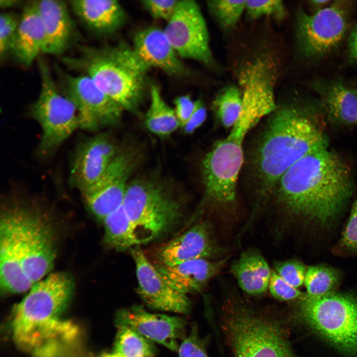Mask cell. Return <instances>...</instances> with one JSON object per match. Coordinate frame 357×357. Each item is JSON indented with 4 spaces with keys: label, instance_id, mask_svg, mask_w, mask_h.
I'll return each instance as SVG.
<instances>
[{
    "label": "cell",
    "instance_id": "obj_31",
    "mask_svg": "<svg viewBox=\"0 0 357 357\" xmlns=\"http://www.w3.org/2000/svg\"><path fill=\"white\" fill-rule=\"evenodd\" d=\"M340 279V273L334 268L322 265L309 266L304 282L307 295L315 297L334 292Z\"/></svg>",
    "mask_w": 357,
    "mask_h": 357
},
{
    "label": "cell",
    "instance_id": "obj_18",
    "mask_svg": "<svg viewBox=\"0 0 357 357\" xmlns=\"http://www.w3.org/2000/svg\"><path fill=\"white\" fill-rule=\"evenodd\" d=\"M117 148L104 134L82 142L77 147L72 163L70 180L81 192L93 185L101 178L117 155Z\"/></svg>",
    "mask_w": 357,
    "mask_h": 357
},
{
    "label": "cell",
    "instance_id": "obj_6",
    "mask_svg": "<svg viewBox=\"0 0 357 357\" xmlns=\"http://www.w3.org/2000/svg\"><path fill=\"white\" fill-rule=\"evenodd\" d=\"M302 319L342 352L357 356V296L332 292L299 298Z\"/></svg>",
    "mask_w": 357,
    "mask_h": 357
},
{
    "label": "cell",
    "instance_id": "obj_30",
    "mask_svg": "<svg viewBox=\"0 0 357 357\" xmlns=\"http://www.w3.org/2000/svg\"><path fill=\"white\" fill-rule=\"evenodd\" d=\"M213 105L223 125L226 128L232 127L242 111L241 92L234 85L225 87L217 94Z\"/></svg>",
    "mask_w": 357,
    "mask_h": 357
},
{
    "label": "cell",
    "instance_id": "obj_36",
    "mask_svg": "<svg viewBox=\"0 0 357 357\" xmlns=\"http://www.w3.org/2000/svg\"><path fill=\"white\" fill-rule=\"evenodd\" d=\"M268 287L271 295L281 301L299 299L304 295L285 281L274 270H271Z\"/></svg>",
    "mask_w": 357,
    "mask_h": 357
},
{
    "label": "cell",
    "instance_id": "obj_25",
    "mask_svg": "<svg viewBox=\"0 0 357 357\" xmlns=\"http://www.w3.org/2000/svg\"><path fill=\"white\" fill-rule=\"evenodd\" d=\"M230 271L245 293L253 296L267 290L271 271L261 253L255 248L243 251L232 264Z\"/></svg>",
    "mask_w": 357,
    "mask_h": 357
},
{
    "label": "cell",
    "instance_id": "obj_22",
    "mask_svg": "<svg viewBox=\"0 0 357 357\" xmlns=\"http://www.w3.org/2000/svg\"><path fill=\"white\" fill-rule=\"evenodd\" d=\"M68 3L84 26L99 36L115 33L126 20L125 11L116 0H71Z\"/></svg>",
    "mask_w": 357,
    "mask_h": 357
},
{
    "label": "cell",
    "instance_id": "obj_7",
    "mask_svg": "<svg viewBox=\"0 0 357 357\" xmlns=\"http://www.w3.org/2000/svg\"><path fill=\"white\" fill-rule=\"evenodd\" d=\"M122 206L135 230L139 244L168 230L178 220L181 206L163 185L136 180L128 184Z\"/></svg>",
    "mask_w": 357,
    "mask_h": 357
},
{
    "label": "cell",
    "instance_id": "obj_24",
    "mask_svg": "<svg viewBox=\"0 0 357 357\" xmlns=\"http://www.w3.org/2000/svg\"><path fill=\"white\" fill-rule=\"evenodd\" d=\"M312 87L331 121L342 126L357 123V90L338 80H317Z\"/></svg>",
    "mask_w": 357,
    "mask_h": 357
},
{
    "label": "cell",
    "instance_id": "obj_40",
    "mask_svg": "<svg viewBox=\"0 0 357 357\" xmlns=\"http://www.w3.org/2000/svg\"><path fill=\"white\" fill-rule=\"evenodd\" d=\"M197 100L193 101L188 95L177 97L174 100L175 112L181 127L189 119L197 106Z\"/></svg>",
    "mask_w": 357,
    "mask_h": 357
},
{
    "label": "cell",
    "instance_id": "obj_13",
    "mask_svg": "<svg viewBox=\"0 0 357 357\" xmlns=\"http://www.w3.org/2000/svg\"><path fill=\"white\" fill-rule=\"evenodd\" d=\"M23 206L12 205L2 210L0 220V286L5 294L29 291L31 284L22 268Z\"/></svg>",
    "mask_w": 357,
    "mask_h": 357
},
{
    "label": "cell",
    "instance_id": "obj_3",
    "mask_svg": "<svg viewBox=\"0 0 357 357\" xmlns=\"http://www.w3.org/2000/svg\"><path fill=\"white\" fill-rule=\"evenodd\" d=\"M73 289V279L65 272L50 273L32 286L15 306L11 321L20 349L33 357H58L75 339L76 327L61 317Z\"/></svg>",
    "mask_w": 357,
    "mask_h": 357
},
{
    "label": "cell",
    "instance_id": "obj_23",
    "mask_svg": "<svg viewBox=\"0 0 357 357\" xmlns=\"http://www.w3.org/2000/svg\"><path fill=\"white\" fill-rule=\"evenodd\" d=\"M43 22L36 0L24 4L10 54L20 65L30 66L43 52L45 43Z\"/></svg>",
    "mask_w": 357,
    "mask_h": 357
},
{
    "label": "cell",
    "instance_id": "obj_14",
    "mask_svg": "<svg viewBox=\"0 0 357 357\" xmlns=\"http://www.w3.org/2000/svg\"><path fill=\"white\" fill-rule=\"evenodd\" d=\"M135 163L131 154H118L98 181L81 192L88 209L101 221L122 204Z\"/></svg>",
    "mask_w": 357,
    "mask_h": 357
},
{
    "label": "cell",
    "instance_id": "obj_37",
    "mask_svg": "<svg viewBox=\"0 0 357 357\" xmlns=\"http://www.w3.org/2000/svg\"><path fill=\"white\" fill-rule=\"evenodd\" d=\"M339 247L350 253H357V198L354 200L349 219L342 233Z\"/></svg>",
    "mask_w": 357,
    "mask_h": 357
},
{
    "label": "cell",
    "instance_id": "obj_42",
    "mask_svg": "<svg viewBox=\"0 0 357 357\" xmlns=\"http://www.w3.org/2000/svg\"><path fill=\"white\" fill-rule=\"evenodd\" d=\"M349 40V55L352 60L357 61V24L352 30Z\"/></svg>",
    "mask_w": 357,
    "mask_h": 357
},
{
    "label": "cell",
    "instance_id": "obj_44",
    "mask_svg": "<svg viewBox=\"0 0 357 357\" xmlns=\"http://www.w3.org/2000/svg\"><path fill=\"white\" fill-rule=\"evenodd\" d=\"M311 4H312L314 6L316 7H319L320 8H322L324 7V6L327 5L328 3L330 2V0H311Z\"/></svg>",
    "mask_w": 357,
    "mask_h": 357
},
{
    "label": "cell",
    "instance_id": "obj_38",
    "mask_svg": "<svg viewBox=\"0 0 357 357\" xmlns=\"http://www.w3.org/2000/svg\"><path fill=\"white\" fill-rule=\"evenodd\" d=\"M205 345L199 336L197 327L193 326L189 335L179 346L178 357H208Z\"/></svg>",
    "mask_w": 357,
    "mask_h": 357
},
{
    "label": "cell",
    "instance_id": "obj_15",
    "mask_svg": "<svg viewBox=\"0 0 357 357\" xmlns=\"http://www.w3.org/2000/svg\"><path fill=\"white\" fill-rule=\"evenodd\" d=\"M138 286L137 292L150 308L182 314L188 312L190 303L186 295L171 286L162 277L138 246L131 248Z\"/></svg>",
    "mask_w": 357,
    "mask_h": 357
},
{
    "label": "cell",
    "instance_id": "obj_2",
    "mask_svg": "<svg viewBox=\"0 0 357 357\" xmlns=\"http://www.w3.org/2000/svg\"><path fill=\"white\" fill-rule=\"evenodd\" d=\"M270 115L251 158L255 190L262 202L293 164L314 149L328 145L312 106L290 102L277 105Z\"/></svg>",
    "mask_w": 357,
    "mask_h": 357
},
{
    "label": "cell",
    "instance_id": "obj_26",
    "mask_svg": "<svg viewBox=\"0 0 357 357\" xmlns=\"http://www.w3.org/2000/svg\"><path fill=\"white\" fill-rule=\"evenodd\" d=\"M104 242L111 249L124 250L139 244L134 227L122 204L102 221Z\"/></svg>",
    "mask_w": 357,
    "mask_h": 357
},
{
    "label": "cell",
    "instance_id": "obj_45",
    "mask_svg": "<svg viewBox=\"0 0 357 357\" xmlns=\"http://www.w3.org/2000/svg\"><path fill=\"white\" fill-rule=\"evenodd\" d=\"M119 357V356H117V355H115V354H113V355H107V356H104V357Z\"/></svg>",
    "mask_w": 357,
    "mask_h": 357
},
{
    "label": "cell",
    "instance_id": "obj_20",
    "mask_svg": "<svg viewBox=\"0 0 357 357\" xmlns=\"http://www.w3.org/2000/svg\"><path fill=\"white\" fill-rule=\"evenodd\" d=\"M36 2L45 32L42 53L53 55L63 54L77 37L68 3L59 0H36Z\"/></svg>",
    "mask_w": 357,
    "mask_h": 357
},
{
    "label": "cell",
    "instance_id": "obj_28",
    "mask_svg": "<svg viewBox=\"0 0 357 357\" xmlns=\"http://www.w3.org/2000/svg\"><path fill=\"white\" fill-rule=\"evenodd\" d=\"M204 160L217 169L232 175H238L243 161L242 144L226 137L214 145Z\"/></svg>",
    "mask_w": 357,
    "mask_h": 357
},
{
    "label": "cell",
    "instance_id": "obj_21",
    "mask_svg": "<svg viewBox=\"0 0 357 357\" xmlns=\"http://www.w3.org/2000/svg\"><path fill=\"white\" fill-rule=\"evenodd\" d=\"M227 259H197L174 265L156 264L155 266L171 286L186 295L201 291L218 273Z\"/></svg>",
    "mask_w": 357,
    "mask_h": 357
},
{
    "label": "cell",
    "instance_id": "obj_9",
    "mask_svg": "<svg viewBox=\"0 0 357 357\" xmlns=\"http://www.w3.org/2000/svg\"><path fill=\"white\" fill-rule=\"evenodd\" d=\"M345 4L336 1L312 14L299 10L296 16V36L301 54L309 59L321 57L336 48L347 31Z\"/></svg>",
    "mask_w": 357,
    "mask_h": 357
},
{
    "label": "cell",
    "instance_id": "obj_43",
    "mask_svg": "<svg viewBox=\"0 0 357 357\" xmlns=\"http://www.w3.org/2000/svg\"><path fill=\"white\" fill-rule=\"evenodd\" d=\"M21 4V1L18 0H1L0 1V6L2 8L16 7Z\"/></svg>",
    "mask_w": 357,
    "mask_h": 357
},
{
    "label": "cell",
    "instance_id": "obj_29",
    "mask_svg": "<svg viewBox=\"0 0 357 357\" xmlns=\"http://www.w3.org/2000/svg\"><path fill=\"white\" fill-rule=\"evenodd\" d=\"M114 354L120 357H153L156 348L153 342L126 327H118Z\"/></svg>",
    "mask_w": 357,
    "mask_h": 357
},
{
    "label": "cell",
    "instance_id": "obj_32",
    "mask_svg": "<svg viewBox=\"0 0 357 357\" xmlns=\"http://www.w3.org/2000/svg\"><path fill=\"white\" fill-rule=\"evenodd\" d=\"M246 0H213L207 2L211 13L223 28H231L239 21L245 11Z\"/></svg>",
    "mask_w": 357,
    "mask_h": 357
},
{
    "label": "cell",
    "instance_id": "obj_41",
    "mask_svg": "<svg viewBox=\"0 0 357 357\" xmlns=\"http://www.w3.org/2000/svg\"><path fill=\"white\" fill-rule=\"evenodd\" d=\"M207 115L205 106L201 100H197V106L193 113L181 127L185 133H192L204 123Z\"/></svg>",
    "mask_w": 357,
    "mask_h": 357
},
{
    "label": "cell",
    "instance_id": "obj_8",
    "mask_svg": "<svg viewBox=\"0 0 357 357\" xmlns=\"http://www.w3.org/2000/svg\"><path fill=\"white\" fill-rule=\"evenodd\" d=\"M38 66L41 88L30 112L41 127L39 150L45 156L55 151L79 128V119L75 105L60 92L46 62L39 59Z\"/></svg>",
    "mask_w": 357,
    "mask_h": 357
},
{
    "label": "cell",
    "instance_id": "obj_19",
    "mask_svg": "<svg viewBox=\"0 0 357 357\" xmlns=\"http://www.w3.org/2000/svg\"><path fill=\"white\" fill-rule=\"evenodd\" d=\"M132 49L149 68H159L174 77L188 75L187 69L179 60L164 30L150 27L139 31L134 37Z\"/></svg>",
    "mask_w": 357,
    "mask_h": 357
},
{
    "label": "cell",
    "instance_id": "obj_11",
    "mask_svg": "<svg viewBox=\"0 0 357 357\" xmlns=\"http://www.w3.org/2000/svg\"><path fill=\"white\" fill-rule=\"evenodd\" d=\"M164 31L179 57L205 64L212 62L207 25L195 1L178 0Z\"/></svg>",
    "mask_w": 357,
    "mask_h": 357
},
{
    "label": "cell",
    "instance_id": "obj_16",
    "mask_svg": "<svg viewBox=\"0 0 357 357\" xmlns=\"http://www.w3.org/2000/svg\"><path fill=\"white\" fill-rule=\"evenodd\" d=\"M225 252L210 223L204 221L163 244L156 255L157 264L174 265L197 259H221Z\"/></svg>",
    "mask_w": 357,
    "mask_h": 357
},
{
    "label": "cell",
    "instance_id": "obj_34",
    "mask_svg": "<svg viewBox=\"0 0 357 357\" xmlns=\"http://www.w3.org/2000/svg\"><path fill=\"white\" fill-rule=\"evenodd\" d=\"M245 12L253 19L269 16L278 20L283 19L287 13L283 1L274 0H246Z\"/></svg>",
    "mask_w": 357,
    "mask_h": 357
},
{
    "label": "cell",
    "instance_id": "obj_1",
    "mask_svg": "<svg viewBox=\"0 0 357 357\" xmlns=\"http://www.w3.org/2000/svg\"><path fill=\"white\" fill-rule=\"evenodd\" d=\"M354 189L349 166L326 145L289 168L267 199L273 197L281 219L326 226L340 213Z\"/></svg>",
    "mask_w": 357,
    "mask_h": 357
},
{
    "label": "cell",
    "instance_id": "obj_4",
    "mask_svg": "<svg viewBox=\"0 0 357 357\" xmlns=\"http://www.w3.org/2000/svg\"><path fill=\"white\" fill-rule=\"evenodd\" d=\"M71 69L82 71L123 110L136 113L147 87L150 69L132 48L123 43L113 46H82L76 57L63 59Z\"/></svg>",
    "mask_w": 357,
    "mask_h": 357
},
{
    "label": "cell",
    "instance_id": "obj_17",
    "mask_svg": "<svg viewBox=\"0 0 357 357\" xmlns=\"http://www.w3.org/2000/svg\"><path fill=\"white\" fill-rule=\"evenodd\" d=\"M116 323L118 327L130 328L174 352L178 351V341L182 337L186 325L181 317L150 313L137 305L119 310Z\"/></svg>",
    "mask_w": 357,
    "mask_h": 357
},
{
    "label": "cell",
    "instance_id": "obj_27",
    "mask_svg": "<svg viewBox=\"0 0 357 357\" xmlns=\"http://www.w3.org/2000/svg\"><path fill=\"white\" fill-rule=\"evenodd\" d=\"M149 92L151 100L145 117V126L156 135H170L180 127L175 110L165 102L157 85L150 86Z\"/></svg>",
    "mask_w": 357,
    "mask_h": 357
},
{
    "label": "cell",
    "instance_id": "obj_10",
    "mask_svg": "<svg viewBox=\"0 0 357 357\" xmlns=\"http://www.w3.org/2000/svg\"><path fill=\"white\" fill-rule=\"evenodd\" d=\"M57 68L58 87L75 105L80 128L93 131L119 121L124 110L102 91L88 76L83 73L72 75Z\"/></svg>",
    "mask_w": 357,
    "mask_h": 357
},
{
    "label": "cell",
    "instance_id": "obj_39",
    "mask_svg": "<svg viewBox=\"0 0 357 357\" xmlns=\"http://www.w3.org/2000/svg\"><path fill=\"white\" fill-rule=\"evenodd\" d=\"M178 2L177 0H145L141 3L152 17L168 22L173 15Z\"/></svg>",
    "mask_w": 357,
    "mask_h": 357
},
{
    "label": "cell",
    "instance_id": "obj_5",
    "mask_svg": "<svg viewBox=\"0 0 357 357\" xmlns=\"http://www.w3.org/2000/svg\"><path fill=\"white\" fill-rule=\"evenodd\" d=\"M225 309L223 328L234 357H296L278 319L238 298L229 299Z\"/></svg>",
    "mask_w": 357,
    "mask_h": 357
},
{
    "label": "cell",
    "instance_id": "obj_33",
    "mask_svg": "<svg viewBox=\"0 0 357 357\" xmlns=\"http://www.w3.org/2000/svg\"><path fill=\"white\" fill-rule=\"evenodd\" d=\"M20 16L11 12L0 15V59L4 60L10 54L16 35Z\"/></svg>",
    "mask_w": 357,
    "mask_h": 357
},
{
    "label": "cell",
    "instance_id": "obj_12",
    "mask_svg": "<svg viewBox=\"0 0 357 357\" xmlns=\"http://www.w3.org/2000/svg\"><path fill=\"white\" fill-rule=\"evenodd\" d=\"M22 268L32 286L50 273L57 254L56 237L50 224L39 213L23 206Z\"/></svg>",
    "mask_w": 357,
    "mask_h": 357
},
{
    "label": "cell",
    "instance_id": "obj_35",
    "mask_svg": "<svg viewBox=\"0 0 357 357\" xmlns=\"http://www.w3.org/2000/svg\"><path fill=\"white\" fill-rule=\"evenodd\" d=\"M274 270L293 287L298 288L304 284L307 268L301 261L295 259L277 261Z\"/></svg>",
    "mask_w": 357,
    "mask_h": 357
}]
</instances>
